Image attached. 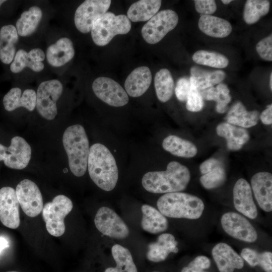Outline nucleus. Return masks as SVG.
I'll return each mask as SVG.
<instances>
[{
  "mask_svg": "<svg viewBox=\"0 0 272 272\" xmlns=\"http://www.w3.org/2000/svg\"><path fill=\"white\" fill-rule=\"evenodd\" d=\"M190 179L189 169L177 161L169 162L165 171H151L142 178L143 187L153 193L180 192L187 187Z\"/></svg>",
  "mask_w": 272,
  "mask_h": 272,
  "instance_id": "nucleus-1",
  "label": "nucleus"
},
{
  "mask_svg": "<svg viewBox=\"0 0 272 272\" xmlns=\"http://www.w3.org/2000/svg\"><path fill=\"white\" fill-rule=\"evenodd\" d=\"M87 168L91 179L98 187L106 191L114 188L118 170L114 157L105 146L100 143L92 145Z\"/></svg>",
  "mask_w": 272,
  "mask_h": 272,
  "instance_id": "nucleus-2",
  "label": "nucleus"
},
{
  "mask_svg": "<svg viewBox=\"0 0 272 272\" xmlns=\"http://www.w3.org/2000/svg\"><path fill=\"white\" fill-rule=\"evenodd\" d=\"M62 144L71 172L76 176H83L87 171L90 151L84 127L79 124L67 127L62 135Z\"/></svg>",
  "mask_w": 272,
  "mask_h": 272,
  "instance_id": "nucleus-3",
  "label": "nucleus"
},
{
  "mask_svg": "<svg viewBox=\"0 0 272 272\" xmlns=\"http://www.w3.org/2000/svg\"><path fill=\"white\" fill-rule=\"evenodd\" d=\"M157 206L166 217L190 220L199 218L205 209V205L198 197L181 192L164 194L158 199Z\"/></svg>",
  "mask_w": 272,
  "mask_h": 272,
  "instance_id": "nucleus-4",
  "label": "nucleus"
},
{
  "mask_svg": "<svg viewBox=\"0 0 272 272\" xmlns=\"http://www.w3.org/2000/svg\"><path fill=\"white\" fill-rule=\"evenodd\" d=\"M131 29V23L124 15H115L106 12L94 23L91 30V37L98 46H105L118 34H125Z\"/></svg>",
  "mask_w": 272,
  "mask_h": 272,
  "instance_id": "nucleus-5",
  "label": "nucleus"
},
{
  "mask_svg": "<svg viewBox=\"0 0 272 272\" xmlns=\"http://www.w3.org/2000/svg\"><path fill=\"white\" fill-rule=\"evenodd\" d=\"M73 207L72 200L67 196L60 194L47 202L43 207L42 217L48 232L55 237H59L65 232L64 218Z\"/></svg>",
  "mask_w": 272,
  "mask_h": 272,
  "instance_id": "nucleus-6",
  "label": "nucleus"
},
{
  "mask_svg": "<svg viewBox=\"0 0 272 272\" xmlns=\"http://www.w3.org/2000/svg\"><path fill=\"white\" fill-rule=\"evenodd\" d=\"M63 90L62 83L56 79L44 81L39 85L36 108L41 117L48 120L55 118L57 114V102Z\"/></svg>",
  "mask_w": 272,
  "mask_h": 272,
  "instance_id": "nucleus-7",
  "label": "nucleus"
},
{
  "mask_svg": "<svg viewBox=\"0 0 272 272\" xmlns=\"http://www.w3.org/2000/svg\"><path fill=\"white\" fill-rule=\"evenodd\" d=\"M178 16L172 10H162L151 18L142 28V35L148 43L156 44L177 26Z\"/></svg>",
  "mask_w": 272,
  "mask_h": 272,
  "instance_id": "nucleus-8",
  "label": "nucleus"
},
{
  "mask_svg": "<svg viewBox=\"0 0 272 272\" xmlns=\"http://www.w3.org/2000/svg\"><path fill=\"white\" fill-rule=\"evenodd\" d=\"M110 0H86L76 9L74 23L81 33L91 31L95 21L106 13L110 7Z\"/></svg>",
  "mask_w": 272,
  "mask_h": 272,
  "instance_id": "nucleus-9",
  "label": "nucleus"
},
{
  "mask_svg": "<svg viewBox=\"0 0 272 272\" xmlns=\"http://www.w3.org/2000/svg\"><path fill=\"white\" fill-rule=\"evenodd\" d=\"M31 156V147L22 137H13L8 147L0 144V161L9 168L18 170L26 168Z\"/></svg>",
  "mask_w": 272,
  "mask_h": 272,
  "instance_id": "nucleus-10",
  "label": "nucleus"
},
{
  "mask_svg": "<svg viewBox=\"0 0 272 272\" xmlns=\"http://www.w3.org/2000/svg\"><path fill=\"white\" fill-rule=\"evenodd\" d=\"M96 227L102 234L122 239L129 235V229L124 222L112 209L103 207L96 213L94 219Z\"/></svg>",
  "mask_w": 272,
  "mask_h": 272,
  "instance_id": "nucleus-11",
  "label": "nucleus"
},
{
  "mask_svg": "<svg viewBox=\"0 0 272 272\" xmlns=\"http://www.w3.org/2000/svg\"><path fill=\"white\" fill-rule=\"evenodd\" d=\"M221 223L224 231L234 238L248 243L254 242L257 239L255 228L245 217L238 213H225L221 217Z\"/></svg>",
  "mask_w": 272,
  "mask_h": 272,
  "instance_id": "nucleus-12",
  "label": "nucleus"
},
{
  "mask_svg": "<svg viewBox=\"0 0 272 272\" xmlns=\"http://www.w3.org/2000/svg\"><path fill=\"white\" fill-rule=\"evenodd\" d=\"M92 87L95 95L110 106L121 107L128 102L126 91L117 82L109 78H97L94 81Z\"/></svg>",
  "mask_w": 272,
  "mask_h": 272,
  "instance_id": "nucleus-13",
  "label": "nucleus"
},
{
  "mask_svg": "<svg viewBox=\"0 0 272 272\" xmlns=\"http://www.w3.org/2000/svg\"><path fill=\"white\" fill-rule=\"evenodd\" d=\"M16 193L23 212L30 217H35L43 209V199L37 185L29 179H24L17 185Z\"/></svg>",
  "mask_w": 272,
  "mask_h": 272,
  "instance_id": "nucleus-14",
  "label": "nucleus"
},
{
  "mask_svg": "<svg viewBox=\"0 0 272 272\" xmlns=\"http://www.w3.org/2000/svg\"><path fill=\"white\" fill-rule=\"evenodd\" d=\"M19 205L14 188L7 186L0 189V221L4 226L12 229L19 227Z\"/></svg>",
  "mask_w": 272,
  "mask_h": 272,
  "instance_id": "nucleus-15",
  "label": "nucleus"
},
{
  "mask_svg": "<svg viewBox=\"0 0 272 272\" xmlns=\"http://www.w3.org/2000/svg\"><path fill=\"white\" fill-rule=\"evenodd\" d=\"M45 59V53L40 48H33L28 51L19 49L10 64V71L14 74H19L28 68L35 73H40L45 67L43 63Z\"/></svg>",
  "mask_w": 272,
  "mask_h": 272,
  "instance_id": "nucleus-16",
  "label": "nucleus"
},
{
  "mask_svg": "<svg viewBox=\"0 0 272 272\" xmlns=\"http://www.w3.org/2000/svg\"><path fill=\"white\" fill-rule=\"evenodd\" d=\"M233 194L236 210L246 217L255 219L257 210L249 183L243 178L238 179L234 186Z\"/></svg>",
  "mask_w": 272,
  "mask_h": 272,
  "instance_id": "nucleus-17",
  "label": "nucleus"
},
{
  "mask_svg": "<svg viewBox=\"0 0 272 272\" xmlns=\"http://www.w3.org/2000/svg\"><path fill=\"white\" fill-rule=\"evenodd\" d=\"M45 53L47 63L57 68L69 62L74 57L75 51L72 41L68 37H62L50 44Z\"/></svg>",
  "mask_w": 272,
  "mask_h": 272,
  "instance_id": "nucleus-18",
  "label": "nucleus"
},
{
  "mask_svg": "<svg viewBox=\"0 0 272 272\" xmlns=\"http://www.w3.org/2000/svg\"><path fill=\"white\" fill-rule=\"evenodd\" d=\"M251 186L259 207L266 212L272 211V175L268 172L255 174Z\"/></svg>",
  "mask_w": 272,
  "mask_h": 272,
  "instance_id": "nucleus-19",
  "label": "nucleus"
},
{
  "mask_svg": "<svg viewBox=\"0 0 272 272\" xmlns=\"http://www.w3.org/2000/svg\"><path fill=\"white\" fill-rule=\"evenodd\" d=\"M212 254L220 272H233L243 267V259L230 245L221 242L213 248Z\"/></svg>",
  "mask_w": 272,
  "mask_h": 272,
  "instance_id": "nucleus-20",
  "label": "nucleus"
},
{
  "mask_svg": "<svg viewBox=\"0 0 272 272\" xmlns=\"http://www.w3.org/2000/svg\"><path fill=\"white\" fill-rule=\"evenodd\" d=\"M3 103L7 111H12L20 107L32 111L36 108V92L32 89L22 92L21 88L14 87L4 96Z\"/></svg>",
  "mask_w": 272,
  "mask_h": 272,
  "instance_id": "nucleus-21",
  "label": "nucleus"
},
{
  "mask_svg": "<svg viewBox=\"0 0 272 272\" xmlns=\"http://www.w3.org/2000/svg\"><path fill=\"white\" fill-rule=\"evenodd\" d=\"M177 242L170 233L159 235L157 240L151 243L147 252V259L152 262H159L165 260L170 253H177L178 248Z\"/></svg>",
  "mask_w": 272,
  "mask_h": 272,
  "instance_id": "nucleus-22",
  "label": "nucleus"
},
{
  "mask_svg": "<svg viewBox=\"0 0 272 272\" xmlns=\"http://www.w3.org/2000/svg\"><path fill=\"white\" fill-rule=\"evenodd\" d=\"M151 81L149 68L146 66L138 67L127 77L124 84L125 91L131 97H140L148 89Z\"/></svg>",
  "mask_w": 272,
  "mask_h": 272,
  "instance_id": "nucleus-23",
  "label": "nucleus"
},
{
  "mask_svg": "<svg viewBox=\"0 0 272 272\" xmlns=\"http://www.w3.org/2000/svg\"><path fill=\"white\" fill-rule=\"evenodd\" d=\"M19 35L15 26L4 25L0 29V60L4 64L12 63L17 52Z\"/></svg>",
  "mask_w": 272,
  "mask_h": 272,
  "instance_id": "nucleus-24",
  "label": "nucleus"
},
{
  "mask_svg": "<svg viewBox=\"0 0 272 272\" xmlns=\"http://www.w3.org/2000/svg\"><path fill=\"white\" fill-rule=\"evenodd\" d=\"M217 134L225 138L228 149L237 151L249 140V134L244 128L227 122L220 123L216 128Z\"/></svg>",
  "mask_w": 272,
  "mask_h": 272,
  "instance_id": "nucleus-25",
  "label": "nucleus"
},
{
  "mask_svg": "<svg viewBox=\"0 0 272 272\" xmlns=\"http://www.w3.org/2000/svg\"><path fill=\"white\" fill-rule=\"evenodd\" d=\"M42 17V10L38 6H32L23 11L15 26L19 36L27 37L33 34L38 29Z\"/></svg>",
  "mask_w": 272,
  "mask_h": 272,
  "instance_id": "nucleus-26",
  "label": "nucleus"
},
{
  "mask_svg": "<svg viewBox=\"0 0 272 272\" xmlns=\"http://www.w3.org/2000/svg\"><path fill=\"white\" fill-rule=\"evenodd\" d=\"M141 225L142 229L151 234L164 232L168 227V220L159 211L149 205H143Z\"/></svg>",
  "mask_w": 272,
  "mask_h": 272,
  "instance_id": "nucleus-27",
  "label": "nucleus"
},
{
  "mask_svg": "<svg viewBox=\"0 0 272 272\" xmlns=\"http://www.w3.org/2000/svg\"><path fill=\"white\" fill-rule=\"evenodd\" d=\"M198 25L205 34L215 38H224L229 36L232 27L228 21L212 15H201Z\"/></svg>",
  "mask_w": 272,
  "mask_h": 272,
  "instance_id": "nucleus-28",
  "label": "nucleus"
},
{
  "mask_svg": "<svg viewBox=\"0 0 272 272\" xmlns=\"http://www.w3.org/2000/svg\"><path fill=\"white\" fill-rule=\"evenodd\" d=\"M259 114L257 110L248 111L240 102L235 103L228 111L226 119L227 123L242 128H249L255 125Z\"/></svg>",
  "mask_w": 272,
  "mask_h": 272,
  "instance_id": "nucleus-29",
  "label": "nucleus"
},
{
  "mask_svg": "<svg viewBox=\"0 0 272 272\" xmlns=\"http://www.w3.org/2000/svg\"><path fill=\"white\" fill-rule=\"evenodd\" d=\"M161 1L141 0L133 3L128 9L127 18L132 22L150 20L160 8Z\"/></svg>",
  "mask_w": 272,
  "mask_h": 272,
  "instance_id": "nucleus-30",
  "label": "nucleus"
},
{
  "mask_svg": "<svg viewBox=\"0 0 272 272\" xmlns=\"http://www.w3.org/2000/svg\"><path fill=\"white\" fill-rule=\"evenodd\" d=\"M162 147L171 154L183 158L193 157L197 152L196 147L192 143L175 135L166 137Z\"/></svg>",
  "mask_w": 272,
  "mask_h": 272,
  "instance_id": "nucleus-31",
  "label": "nucleus"
},
{
  "mask_svg": "<svg viewBox=\"0 0 272 272\" xmlns=\"http://www.w3.org/2000/svg\"><path fill=\"white\" fill-rule=\"evenodd\" d=\"M111 253L116 262V267H108L104 272H138L128 249L120 245L115 244L111 248Z\"/></svg>",
  "mask_w": 272,
  "mask_h": 272,
  "instance_id": "nucleus-32",
  "label": "nucleus"
},
{
  "mask_svg": "<svg viewBox=\"0 0 272 272\" xmlns=\"http://www.w3.org/2000/svg\"><path fill=\"white\" fill-rule=\"evenodd\" d=\"M154 85L158 99L166 102L172 96L174 90V81L170 72L166 69H162L155 75Z\"/></svg>",
  "mask_w": 272,
  "mask_h": 272,
  "instance_id": "nucleus-33",
  "label": "nucleus"
},
{
  "mask_svg": "<svg viewBox=\"0 0 272 272\" xmlns=\"http://www.w3.org/2000/svg\"><path fill=\"white\" fill-rule=\"evenodd\" d=\"M270 3L267 0H247L243 11V19L249 25L256 23L269 12Z\"/></svg>",
  "mask_w": 272,
  "mask_h": 272,
  "instance_id": "nucleus-34",
  "label": "nucleus"
},
{
  "mask_svg": "<svg viewBox=\"0 0 272 272\" xmlns=\"http://www.w3.org/2000/svg\"><path fill=\"white\" fill-rule=\"evenodd\" d=\"M192 60L196 63L215 68L226 67L228 59L222 54L214 51L200 50L192 55Z\"/></svg>",
  "mask_w": 272,
  "mask_h": 272,
  "instance_id": "nucleus-35",
  "label": "nucleus"
},
{
  "mask_svg": "<svg viewBox=\"0 0 272 272\" xmlns=\"http://www.w3.org/2000/svg\"><path fill=\"white\" fill-rule=\"evenodd\" d=\"M226 179L225 170L223 165H221L202 174L200 178V182L205 188L212 189L222 185L225 182Z\"/></svg>",
  "mask_w": 272,
  "mask_h": 272,
  "instance_id": "nucleus-36",
  "label": "nucleus"
},
{
  "mask_svg": "<svg viewBox=\"0 0 272 272\" xmlns=\"http://www.w3.org/2000/svg\"><path fill=\"white\" fill-rule=\"evenodd\" d=\"M189 90L187 96L186 108L191 112L200 111L203 107V99L198 89L194 77L189 78Z\"/></svg>",
  "mask_w": 272,
  "mask_h": 272,
  "instance_id": "nucleus-37",
  "label": "nucleus"
},
{
  "mask_svg": "<svg viewBox=\"0 0 272 272\" xmlns=\"http://www.w3.org/2000/svg\"><path fill=\"white\" fill-rule=\"evenodd\" d=\"M225 77L226 74L224 71L209 72L206 70L202 76L194 79L198 89L202 90L221 83Z\"/></svg>",
  "mask_w": 272,
  "mask_h": 272,
  "instance_id": "nucleus-38",
  "label": "nucleus"
},
{
  "mask_svg": "<svg viewBox=\"0 0 272 272\" xmlns=\"http://www.w3.org/2000/svg\"><path fill=\"white\" fill-rule=\"evenodd\" d=\"M216 88L217 90L213 101L217 102L216 110L219 113H224L227 110L228 104L231 100L230 90L223 83L219 84Z\"/></svg>",
  "mask_w": 272,
  "mask_h": 272,
  "instance_id": "nucleus-39",
  "label": "nucleus"
},
{
  "mask_svg": "<svg viewBox=\"0 0 272 272\" xmlns=\"http://www.w3.org/2000/svg\"><path fill=\"white\" fill-rule=\"evenodd\" d=\"M211 266L210 259L204 255L195 257L188 264L184 267L181 272H207L206 269Z\"/></svg>",
  "mask_w": 272,
  "mask_h": 272,
  "instance_id": "nucleus-40",
  "label": "nucleus"
},
{
  "mask_svg": "<svg viewBox=\"0 0 272 272\" xmlns=\"http://www.w3.org/2000/svg\"><path fill=\"white\" fill-rule=\"evenodd\" d=\"M256 50L263 60H272V35L270 34L259 41L256 45Z\"/></svg>",
  "mask_w": 272,
  "mask_h": 272,
  "instance_id": "nucleus-41",
  "label": "nucleus"
},
{
  "mask_svg": "<svg viewBox=\"0 0 272 272\" xmlns=\"http://www.w3.org/2000/svg\"><path fill=\"white\" fill-rule=\"evenodd\" d=\"M196 11L202 15H211L217 10V5L213 0L194 1Z\"/></svg>",
  "mask_w": 272,
  "mask_h": 272,
  "instance_id": "nucleus-42",
  "label": "nucleus"
},
{
  "mask_svg": "<svg viewBox=\"0 0 272 272\" xmlns=\"http://www.w3.org/2000/svg\"><path fill=\"white\" fill-rule=\"evenodd\" d=\"M190 87L189 79L182 77L178 79L175 89V93L177 99L180 101H186Z\"/></svg>",
  "mask_w": 272,
  "mask_h": 272,
  "instance_id": "nucleus-43",
  "label": "nucleus"
},
{
  "mask_svg": "<svg viewBox=\"0 0 272 272\" xmlns=\"http://www.w3.org/2000/svg\"><path fill=\"white\" fill-rule=\"evenodd\" d=\"M240 256L243 260L251 267L259 266L260 253L249 248H245L241 252Z\"/></svg>",
  "mask_w": 272,
  "mask_h": 272,
  "instance_id": "nucleus-44",
  "label": "nucleus"
},
{
  "mask_svg": "<svg viewBox=\"0 0 272 272\" xmlns=\"http://www.w3.org/2000/svg\"><path fill=\"white\" fill-rule=\"evenodd\" d=\"M259 266L265 272H272V253L264 251L260 253V262Z\"/></svg>",
  "mask_w": 272,
  "mask_h": 272,
  "instance_id": "nucleus-45",
  "label": "nucleus"
},
{
  "mask_svg": "<svg viewBox=\"0 0 272 272\" xmlns=\"http://www.w3.org/2000/svg\"><path fill=\"white\" fill-rule=\"evenodd\" d=\"M223 165L222 162L215 158H211L205 161L199 166V170L201 174H205L214 168Z\"/></svg>",
  "mask_w": 272,
  "mask_h": 272,
  "instance_id": "nucleus-46",
  "label": "nucleus"
},
{
  "mask_svg": "<svg viewBox=\"0 0 272 272\" xmlns=\"http://www.w3.org/2000/svg\"><path fill=\"white\" fill-rule=\"evenodd\" d=\"M260 118L262 122L266 125H270L272 123V105L269 104L267 106L266 108L264 110L260 115Z\"/></svg>",
  "mask_w": 272,
  "mask_h": 272,
  "instance_id": "nucleus-47",
  "label": "nucleus"
},
{
  "mask_svg": "<svg viewBox=\"0 0 272 272\" xmlns=\"http://www.w3.org/2000/svg\"><path fill=\"white\" fill-rule=\"evenodd\" d=\"M9 246L8 241L6 238L0 237V253L2 251Z\"/></svg>",
  "mask_w": 272,
  "mask_h": 272,
  "instance_id": "nucleus-48",
  "label": "nucleus"
},
{
  "mask_svg": "<svg viewBox=\"0 0 272 272\" xmlns=\"http://www.w3.org/2000/svg\"><path fill=\"white\" fill-rule=\"evenodd\" d=\"M271 81H272V73H271H271H270V78H269V86H270V88L271 90H272V83H271Z\"/></svg>",
  "mask_w": 272,
  "mask_h": 272,
  "instance_id": "nucleus-49",
  "label": "nucleus"
},
{
  "mask_svg": "<svg viewBox=\"0 0 272 272\" xmlns=\"http://www.w3.org/2000/svg\"><path fill=\"white\" fill-rule=\"evenodd\" d=\"M232 1L231 0H222L221 2L225 5L230 4Z\"/></svg>",
  "mask_w": 272,
  "mask_h": 272,
  "instance_id": "nucleus-50",
  "label": "nucleus"
},
{
  "mask_svg": "<svg viewBox=\"0 0 272 272\" xmlns=\"http://www.w3.org/2000/svg\"><path fill=\"white\" fill-rule=\"evenodd\" d=\"M5 2H6V1L5 0H0V7L2 6V5Z\"/></svg>",
  "mask_w": 272,
  "mask_h": 272,
  "instance_id": "nucleus-51",
  "label": "nucleus"
},
{
  "mask_svg": "<svg viewBox=\"0 0 272 272\" xmlns=\"http://www.w3.org/2000/svg\"><path fill=\"white\" fill-rule=\"evenodd\" d=\"M7 272H18V271H7Z\"/></svg>",
  "mask_w": 272,
  "mask_h": 272,
  "instance_id": "nucleus-52",
  "label": "nucleus"
},
{
  "mask_svg": "<svg viewBox=\"0 0 272 272\" xmlns=\"http://www.w3.org/2000/svg\"><path fill=\"white\" fill-rule=\"evenodd\" d=\"M153 272H159V271H153Z\"/></svg>",
  "mask_w": 272,
  "mask_h": 272,
  "instance_id": "nucleus-53",
  "label": "nucleus"
}]
</instances>
